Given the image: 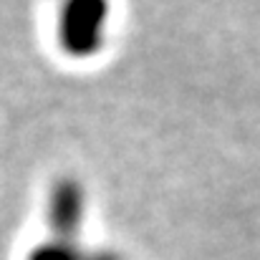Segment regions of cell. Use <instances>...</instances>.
<instances>
[{
    "mask_svg": "<svg viewBox=\"0 0 260 260\" xmlns=\"http://www.w3.org/2000/svg\"><path fill=\"white\" fill-rule=\"evenodd\" d=\"M106 33V0H66L58 10V41L74 51L86 56Z\"/></svg>",
    "mask_w": 260,
    "mask_h": 260,
    "instance_id": "obj_1",
    "label": "cell"
}]
</instances>
